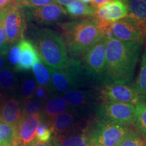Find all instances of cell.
Instances as JSON below:
<instances>
[{
  "label": "cell",
  "mask_w": 146,
  "mask_h": 146,
  "mask_svg": "<svg viewBox=\"0 0 146 146\" xmlns=\"http://www.w3.org/2000/svg\"><path fill=\"white\" fill-rule=\"evenodd\" d=\"M143 43L123 41L116 38L107 40L104 85L130 83L134 74Z\"/></svg>",
  "instance_id": "1"
},
{
  "label": "cell",
  "mask_w": 146,
  "mask_h": 146,
  "mask_svg": "<svg viewBox=\"0 0 146 146\" xmlns=\"http://www.w3.org/2000/svg\"><path fill=\"white\" fill-rule=\"evenodd\" d=\"M67 52L73 58L83 56L105 36L93 17L58 24Z\"/></svg>",
  "instance_id": "2"
},
{
  "label": "cell",
  "mask_w": 146,
  "mask_h": 146,
  "mask_svg": "<svg viewBox=\"0 0 146 146\" xmlns=\"http://www.w3.org/2000/svg\"><path fill=\"white\" fill-rule=\"evenodd\" d=\"M35 47L40 59L51 70L63 68L70 59L62 37L52 29L45 28L36 31Z\"/></svg>",
  "instance_id": "3"
},
{
  "label": "cell",
  "mask_w": 146,
  "mask_h": 146,
  "mask_svg": "<svg viewBox=\"0 0 146 146\" xmlns=\"http://www.w3.org/2000/svg\"><path fill=\"white\" fill-rule=\"evenodd\" d=\"M130 128L127 126L91 120L84 129L91 145L99 146H118Z\"/></svg>",
  "instance_id": "4"
},
{
  "label": "cell",
  "mask_w": 146,
  "mask_h": 146,
  "mask_svg": "<svg viewBox=\"0 0 146 146\" xmlns=\"http://www.w3.org/2000/svg\"><path fill=\"white\" fill-rule=\"evenodd\" d=\"M50 69V68H49ZM52 89L64 94L66 91L78 89L83 82V66L80 61L70 58L63 68L51 70Z\"/></svg>",
  "instance_id": "5"
},
{
  "label": "cell",
  "mask_w": 146,
  "mask_h": 146,
  "mask_svg": "<svg viewBox=\"0 0 146 146\" xmlns=\"http://www.w3.org/2000/svg\"><path fill=\"white\" fill-rule=\"evenodd\" d=\"M0 21L9 44L23 39L27 23L23 5L20 1H16L8 8L0 11Z\"/></svg>",
  "instance_id": "6"
},
{
  "label": "cell",
  "mask_w": 146,
  "mask_h": 146,
  "mask_svg": "<svg viewBox=\"0 0 146 146\" xmlns=\"http://www.w3.org/2000/svg\"><path fill=\"white\" fill-rule=\"evenodd\" d=\"M97 119L104 123L129 126L135 121V105L129 103L103 102L96 112Z\"/></svg>",
  "instance_id": "7"
},
{
  "label": "cell",
  "mask_w": 146,
  "mask_h": 146,
  "mask_svg": "<svg viewBox=\"0 0 146 146\" xmlns=\"http://www.w3.org/2000/svg\"><path fill=\"white\" fill-rule=\"evenodd\" d=\"M107 37L104 36L85 54L84 66L87 74L92 78L102 79L106 66V47Z\"/></svg>",
  "instance_id": "8"
},
{
  "label": "cell",
  "mask_w": 146,
  "mask_h": 146,
  "mask_svg": "<svg viewBox=\"0 0 146 146\" xmlns=\"http://www.w3.org/2000/svg\"><path fill=\"white\" fill-rule=\"evenodd\" d=\"M103 102L129 103L135 105L143 100V97L128 85L118 83L106 84L100 91Z\"/></svg>",
  "instance_id": "9"
},
{
  "label": "cell",
  "mask_w": 146,
  "mask_h": 146,
  "mask_svg": "<svg viewBox=\"0 0 146 146\" xmlns=\"http://www.w3.org/2000/svg\"><path fill=\"white\" fill-rule=\"evenodd\" d=\"M43 119L41 114H33L23 117L16 127V137L13 145L16 146H30L35 141L36 133L40 123Z\"/></svg>",
  "instance_id": "10"
},
{
  "label": "cell",
  "mask_w": 146,
  "mask_h": 146,
  "mask_svg": "<svg viewBox=\"0 0 146 146\" xmlns=\"http://www.w3.org/2000/svg\"><path fill=\"white\" fill-rule=\"evenodd\" d=\"M66 15L65 9L56 3L41 7H30L27 11L29 19L41 24L55 23L62 19Z\"/></svg>",
  "instance_id": "11"
},
{
  "label": "cell",
  "mask_w": 146,
  "mask_h": 146,
  "mask_svg": "<svg viewBox=\"0 0 146 146\" xmlns=\"http://www.w3.org/2000/svg\"><path fill=\"white\" fill-rule=\"evenodd\" d=\"M128 16V5L122 0H112L96 9L94 18L114 23Z\"/></svg>",
  "instance_id": "12"
},
{
  "label": "cell",
  "mask_w": 146,
  "mask_h": 146,
  "mask_svg": "<svg viewBox=\"0 0 146 146\" xmlns=\"http://www.w3.org/2000/svg\"><path fill=\"white\" fill-rule=\"evenodd\" d=\"M110 29L114 38L120 41H135L143 43L145 41L135 24L128 17L112 23Z\"/></svg>",
  "instance_id": "13"
},
{
  "label": "cell",
  "mask_w": 146,
  "mask_h": 146,
  "mask_svg": "<svg viewBox=\"0 0 146 146\" xmlns=\"http://www.w3.org/2000/svg\"><path fill=\"white\" fill-rule=\"evenodd\" d=\"M21 51L20 61L16 70L26 71L31 69L35 64L41 60L35 45L32 41L23 39L18 43Z\"/></svg>",
  "instance_id": "14"
},
{
  "label": "cell",
  "mask_w": 146,
  "mask_h": 146,
  "mask_svg": "<svg viewBox=\"0 0 146 146\" xmlns=\"http://www.w3.org/2000/svg\"><path fill=\"white\" fill-rule=\"evenodd\" d=\"M76 113L73 110H70V111L59 114L48 123L54 135H60L76 131Z\"/></svg>",
  "instance_id": "15"
},
{
  "label": "cell",
  "mask_w": 146,
  "mask_h": 146,
  "mask_svg": "<svg viewBox=\"0 0 146 146\" xmlns=\"http://www.w3.org/2000/svg\"><path fill=\"white\" fill-rule=\"evenodd\" d=\"M23 118V112L18 100L10 98L0 106V120L15 127Z\"/></svg>",
  "instance_id": "16"
},
{
  "label": "cell",
  "mask_w": 146,
  "mask_h": 146,
  "mask_svg": "<svg viewBox=\"0 0 146 146\" xmlns=\"http://www.w3.org/2000/svg\"><path fill=\"white\" fill-rule=\"evenodd\" d=\"M53 146H92L84 129L80 131L54 135L52 138Z\"/></svg>",
  "instance_id": "17"
},
{
  "label": "cell",
  "mask_w": 146,
  "mask_h": 146,
  "mask_svg": "<svg viewBox=\"0 0 146 146\" xmlns=\"http://www.w3.org/2000/svg\"><path fill=\"white\" fill-rule=\"evenodd\" d=\"M63 98L67 102L70 109L83 108L88 106L91 101L92 96L89 91L74 89L66 91L64 94Z\"/></svg>",
  "instance_id": "18"
},
{
  "label": "cell",
  "mask_w": 146,
  "mask_h": 146,
  "mask_svg": "<svg viewBox=\"0 0 146 146\" xmlns=\"http://www.w3.org/2000/svg\"><path fill=\"white\" fill-rule=\"evenodd\" d=\"M69 110L70 106L64 98L60 96H56L47 100L43 107V112L44 116L47 118V121L50 122L59 114L68 111Z\"/></svg>",
  "instance_id": "19"
},
{
  "label": "cell",
  "mask_w": 146,
  "mask_h": 146,
  "mask_svg": "<svg viewBox=\"0 0 146 146\" xmlns=\"http://www.w3.org/2000/svg\"><path fill=\"white\" fill-rule=\"evenodd\" d=\"M135 126L137 132L146 141V103L141 100L135 104Z\"/></svg>",
  "instance_id": "20"
},
{
  "label": "cell",
  "mask_w": 146,
  "mask_h": 146,
  "mask_svg": "<svg viewBox=\"0 0 146 146\" xmlns=\"http://www.w3.org/2000/svg\"><path fill=\"white\" fill-rule=\"evenodd\" d=\"M32 69L36 81L39 85L52 89L50 70L43 64L41 60L35 64Z\"/></svg>",
  "instance_id": "21"
},
{
  "label": "cell",
  "mask_w": 146,
  "mask_h": 146,
  "mask_svg": "<svg viewBox=\"0 0 146 146\" xmlns=\"http://www.w3.org/2000/svg\"><path fill=\"white\" fill-rule=\"evenodd\" d=\"M66 11L67 14L73 17H81V16H94L96 13L95 9L86 3L81 2L79 0H76L72 3L66 6Z\"/></svg>",
  "instance_id": "22"
},
{
  "label": "cell",
  "mask_w": 146,
  "mask_h": 146,
  "mask_svg": "<svg viewBox=\"0 0 146 146\" xmlns=\"http://www.w3.org/2000/svg\"><path fill=\"white\" fill-rule=\"evenodd\" d=\"M133 88L141 96H146V45L142 56L139 75L133 85Z\"/></svg>",
  "instance_id": "23"
},
{
  "label": "cell",
  "mask_w": 146,
  "mask_h": 146,
  "mask_svg": "<svg viewBox=\"0 0 146 146\" xmlns=\"http://www.w3.org/2000/svg\"><path fill=\"white\" fill-rule=\"evenodd\" d=\"M16 133V127L0 120V146L13 144Z\"/></svg>",
  "instance_id": "24"
},
{
  "label": "cell",
  "mask_w": 146,
  "mask_h": 146,
  "mask_svg": "<svg viewBox=\"0 0 146 146\" xmlns=\"http://www.w3.org/2000/svg\"><path fill=\"white\" fill-rule=\"evenodd\" d=\"M43 104L41 102L34 98L23 100V117H27L33 114H41L43 112Z\"/></svg>",
  "instance_id": "25"
},
{
  "label": "cell",
  "mask_w": 146,
  "mask_h": 146,
  "mask_svg": "<svg viewBox=\"0 0 146 146\" xmlns=\"http://www.w3.org/2000/svg\"><path fill=\"white\" fill-rule=\"evenodd\" d=\"M118 146H146V141L137 131L129 129Z\"/></svg>",
  "instance_id": "26"
},
{
  "label": "cell",
  "mask_w": 146,
  "mask_h": 146,
  "mask_svg": "<svg viewBox=\"0 0 146 146\" xmlns=\"http://www.w3.org/2000/svg\"><path fill=\"white\" fill-rule=\"evenodd\" d=\"M16 78L10 69L4 68L0 70V86L6 90H14Z\"/></svg>",
  "instance_id": "27"
},
{
  "label": "cell",
  "mask_w": 146,
  "mask_h": 146,
  "mask_svg": "<svg viewBox=\"0 0 146 146\" xmlns=\"http://www.w3.org/2000/svg\"><path fill=\"white\" fill-rule=\"evenodd\" d=\"M52 131L48 122L47 120L43 121L42 119L36 131L35 141L43 142V143L50 142L52 139Z\"/></svg>",
  "instance_id": "28"
},
{
  "label": "cell",
  "mask_w": 146,
  "mask_h": 146,
  "mask_svg": "<svg viewBox=\"0 0 146 146\" xmlns=\"http://www.w3.org/2000/svg\"><path fill=\"white\" fill-rule=\"evenodd\" d=\"M36 83L31 78H27L24 80L21 86V93L23 100L32 98L36 89Z\"/></svg>",
  "instance_id": "29"
},
{
  "label": "cell",
  "mask_w": 146,
  "mask_h": 146,
  "mask_svg": "<svg viewBox=\"0 0 146 146\" xmlns=\"http://www.w3.org/2000/svg\"><path fill=\"white\" fill-rule=\"evenodd\" d=\"M8 56L9 62L11 65L14 66L16 68L19 63L20 57H21V51L18 44L13 45L9 49Z\"/></svg>",
  "instance_id": "30"
},
{
  "label": "cell",
  "mask_w": 146,
  "mask_h": 146,
  "mask_svg": "<svg viewBox=\"0 0 146 146\" xmlns=\"http://www.w3.org/2000/svg\"><path fill=\"white\" fill-rule=\"evenodd\" d=\"M9 50V43L5 35L2 24L0 21V55L6 56Z\"/></svg>",
  "instance_id": "31"
},
{
  "label": "cell",
  "mask_w": 146,
  "mask_h": 146,
  "mask_svg": "<svg viewBox=\"0 0 146 146\" xmlns=\"http://www.w3.org/2000/svg\"><path fill=\"white\" fill-rule=\"evenodd\" d=\"M56 2V0H22L21 1L23 6L25 5L28 8L45 6V5L55 3Z\"/></svg>",
  "instance_id": "32"
},
{
  "label": "cell",
  "mask_w": 146,
  "mask_h": 146,
  "mask_svg": "<svg viewBox=\"0 0 146 146\" xmlns=\"http://www.w3.org/2000/svg\"><path fill=\"white\" fill-rule=\"evenodd\" d=\"M51 89L48 87L41 86V85H38L36 87L35 91V96L36 97V99L39 100L42 103L47 102L48 100L49 94H50Z\"/></svg>",
  "instance_id": "33"
},
{
  "label": "cell",
  "mask_w": 146,
  "mask_h": 146,
  "mask_svg": "<svg viewBox=\"0 0 146 146\" xmlns=\"http://www.w3.org/2000/svg\"><path fill=\"white\" fill-rule=\"evenodd\" d=\"M16 1H18L17 0H0V11L8 8V6L15 3Z\"/></svg>",
  "instance_id": "34"
},
{
  "label": "cell",
  "mask_w": 146,
  "mask_h": 146,
  "mask_svg": "<svg viewBox=\"0 0 146 146\" xmlns=\"http://www.w3.org/2000/svg\"><path fill=\"white\" fill-rule=\"evenodd\" d=\"M108 1H110L109 0H92V2L90 3V6L95 9H97L101 5L108 2Z\"/></svg>",
  "instance_id": "35"
},
{
  "label": "cell",
  "mask_w": 146,
  "mask_h": 146,
  "mask_svg": "<svg viewBox=\"0 0 146 146\" xmlns=\"http://www.w3.org/2000/svg\"><path fill=\"white\" fill-rule=\"evenodd\" d=\"M75 1H76V0H56V2L60 3V5H66V6L67 5L72 3Z\"/></svg>",
  "instance_id": "36"
},
{
  "label": "cell",
  "mask_w": 146,
  "mask_h": 146,
  "mask_svg": "<svg viewBox=\"0 0 146 146\" xmlns=\"http://www.w3.org/2000/svg\"><path fill=\"white\" fill-rule=\"evenodd\" d=\"M30 146H53L52 143L47 142V143H43V142L35 141L33 143L31 144Z\"/></svg>",
  "instance_id": "37"
},
{
  "label": "cell",
  "mask_w": 146,
  "mask_h": 146,
  "mask_svg": "<svg viewBox=\"0 0 146 146\" xmlns=\"http://www.w3.org/2000/svg\"><path fill=\"white\" fill-rule=\"evenodd\" d=\"M5 60V56H2V55H0V70L2 69L3 66H4Z\"/></svg>",
  "instance_id": "38"
},
{
  "label": "cell",
  "mask_w": 146,
  "mask_h": 146,
  "mask_svg": "<svg viewBox=\"0 0 146 146\" xmlns=\"http://www.w3.org/2000/svg\"><path fill=\"white\" fill-rule=\"evenodd\" d=\"M79 1H81V2L84 3H91L92 2V0H79Z\"/></svg>",
  "instance_id": "39"
},
{
  "label": "cell",
  "mask_w": 146,
  "mask_h": 146,
  "mask_svg": "<svg viewBox=\"0 0 146 146\" xmlns=\"http://www.w3.org/2000/svg\"><path fill=\"white\" fill-rule=\"evenodd\" d=\"M122 1H124V2L126 3H127L128 2H129V1H130L131 0H122Z\"/></svg>",
  "instance_id": "40"
},
{
  "label": "cell",
  "mask_w": 146,
  "mask_h": 146,
  "mask_svg": "<svg viewBox=\"0 0 146 146\" xmlns=\"http://www.w3.org/2000/svg\"><path fill=\"white\" fill-rule=\"evenodd\" d=\"M7 146H16V145H13V144H11V145H7Z\"/></svg>",
  "instance_id": "41"
},
{
  "label": "cell",
  "mask_w": 146,
  "mask_h": 146,
  "mask_svg": "<svg viewBox=\"0 0 146 146\" xmlns=\"http://www.w3.org/2000/svg\"><path fill=\"white\" fill-rule=\"evenodd\" d=\"M142 1H143V2H144V3H145V4H146V0H142Z\"/></svg>",
  "instance_id": "42"
},
{
  "label": "cell",
  "mask_w": 146,
  "mask_h": 146,
  "mask_svg": "<svg viewBox=\"0 0 146 146\" xmlns=\"http://www.w3.org/2000/svg\"><path fill=\"white\" fill-rule=\"evenodd\" d=\"M17 1H20V2H21V1H22V0H17Z\"/></svg>",
  "instance_id": "43"
},
{
  "label": "cell",
  "mask_w": 146,
  "mask_h": 146,
  "mask_svg": "<svg viewBox=\"0 0 146 146\" xmlns=\"http://www.w3.org/2000/svg\"><path fill=\"white\" fill-rule=\"evenodd\" d=\"M0 98H1V93H0Z\"/></svg>",
  "instance_id": "44"
},
{
  "label": "cell",
  "mask_w": 146,
  "mask_h": 146,
  "mask_svg": "<svg viewBox=\"0 0 146 146\" xmlns=\"http://www.w3.org/2000/svg\"><path fill=\"white\" fill-rule=\"evenodd\" d=\"M93 146H99V145H93Z\"/></svg>",
  "instance_id": "45"
},
{
  "label": "cell",
  "mask_w": 146,
  "mask_h": 146,
  "mask_svg": "<svg viewBox=\"0 0 146 146\" xmlns=\"http://www.w3.org/2000/svg\"><path fill=\"white\" fill-rule=\"evenodd\" d=\"M109 1H112V0H109Z\"/></svg>",
  "instance_id": "46"
},
{
  "label": "cell",
  "mask_w": 146,
  "mask_h": 146,
  "mask_svg": "<svg viewBox=\"0 0 146 146\" xmlns=\"http://www.w3.org/2000/svg\"><path fill=\"white\" fill-rule=\"evenodd\" d=\"M145 102V103H146V102Z\"/></svg>",
  "instance_id": "47"
}]
</instances>
